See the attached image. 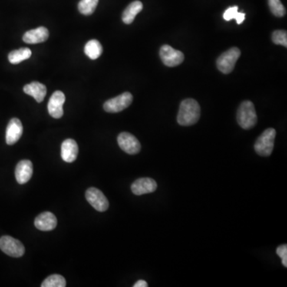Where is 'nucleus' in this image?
Here are the masks:
<instances>
[{"mask_svg":"<svg viewBox=\"0 0 287 287\" xmlns=\"http://www.w3.org/2000/svg\"><path fill=\"white\" fill-rule=\"evenodd\" d=\"M200 117V106L194 99H185L179 106L177 121L182 126L196 124Z\"/></svg>","mask_w":287,"mask_h":287,"instance_id":"f257e3e1","label":"nucleus"},{"mask_svg":"<svg viewBox=\"0 0 287 287\" xmlns=\"http://www.w3.org/2000/svg\"><path fill=\"white\" fill-rule=\"evenodd\" d=\"M237 121L243 129H251L255 127L258 121L255 106L250 100H245L239 106L237 113Z\"/></svg>","mask_w":287,"mask_h":287,"instance_id":"f03ea898","label":"nucleus"},{"mask_svg":"<svg viewBox=\"0 0 287 287\" xmlns=\"http://www.w3.org/2000/svg\"><path fill=\"white\" fill-rule=\"evenodd\" d=\"M275 136L276 131L275 129H265L255 142V150L257 154L261 156H271L275 146Z\"/></svg>","mask_w":287,"mask_h":287,"instance_id":"7ed1b4c3","label":"nucleus"},{"mask_svg":"<svg viewBox=\"0 0 287 287\" xmlns=\"http://www.w3.org/2000/svg\"><path fill=\"white\" fill-rule=\"evenodd\" d=\"M241 55V51L237 47H232L218 57L216 65L222 74H228L235 68V63Z\"/></svg>","mask_w":287,"mask_h":287,"instance_id":"20e7f679","label":"nucleus"},{"mask_svg":"<svg viewBox=\"0 0 287 287\" xmlns=\"http://www.w3.org/2000/svg\"><path fill=\"white\" fill-rule=\"evenodd\" d=\"M0 249L6 255H9L13 258H19L25 253V248H24V244L18 239H14L8 235H5V236L0 238Z\"/></svg>","mask_w":287,"mask_h":287,"instance_id":"39448f33","label":"nucleus"},{"mask_svg":"<svg viewBox=\"0 0 287 287\" xmlns=\"http://www.w3.org/2000/svg\"><path fill=\"white\" fill-rule=\"evenodd\" d=\"M133 102V95L129 92L122 93L117 97H113L105 102L104 110L107 113H119L126 110Z\"/></svg>","mask_w":287,"mask_h":287,"instance_id":"423d86ee","label":"nucleus"},{"mask_svg":"<svg viewBox=\"0 0 287 287\" xmlns=\"http://www.w3.org/2000/svg\"><path fill=\"white\" fill-rule=\"evenodd\" d=\"M160 56L162 63L169 67L179 66L184 59V56L181 51L175 50L169 45H163L160 48Z\"/></svg>","mask_w":287,"mask_h":287,"instance_id":"0eeeda50","label":"nucleus"},{"mask_svg":"<svg viewBox=\"0 0 287 287\" xmlns=\"http://www.w3.org/2000/svg\"><path fill=\"white\" fill-rule=\"evenodd\" d=\"M86 198L93 208L100 212H106L110 206L103 192L96 188H90L86 192Z\"/></svg>","mask_w":287,"mask_h":287,"instance_id":"6e6552de","label":"nucleus"},{"mask_svg":"<svg viewBox=\"0 0 287 287\" xmlns=\"http://www.w3.org/2000/svg\"><path fill=\"white\" fill-rule=\"evenodd\" d=\"M117 142L120 149L129 155L137 154L141 149L139 140L131 133L126 132L119 134Z\"/></svg>","mask_w":287,"mask_h":287,"instance_id":"1a4fd4ad","label":"nucleus"},{"mask_svg":"<svg viewBox=\"0 0 287 287\" xmlns=\"http://www.w3.org/2000/svg\"><path fill=\"white\" fill-rule=\"evenodd\" d=\"M66 101V96L59 90L54 92L48 102L49 114L55 119L61 118L63 116V105Z\"/></svg>","mask_w":287,"mask_h":287,"instance_id":"9d476101","label":"nucleus"},{"mask_svg":"<svg viewBox=\"0 0 287 287\" xmlns=\"http://www.w3.org/2000/svg\"><path fill=\"white\" fill-rule=\"evenodd\" d=\"M157 189V183L152 178H140L133 182L131 190L136 196L153 193Z\"/></svg>","mask_w":287,"mask_h":287,"instance_id":"9b49d317","label":"nucleus"},{"mask_svg":"<svg viewBox=\"0 0 287 287\" xmlns=\"http://www.w3.org/2000/svg\"><path fill=\"white\" fill-rule=\"evenodd\" d=\"M24 131V127L21 120L18 118H12L7 125L6 130V142L7 145L12 146L17 143L21 138Z\"/></svg>","mask_w":287,"mask_h":287,"instance_id":"f8f14e48","label":"nucleus"},{"mask_svg":"<svg viewBox=\"0 0 287 287\" xmlns=\"http://www.w3.org/2000/svg\"><path fill=\"white\" fill-rule=\"evenodd\" d=\"M57 218L51 212H46L38 215L34 220V225L37 229L43 232L53 231L57 226Z\"/></svg>","mask_w":287,"mask_h":287,"instance_id":"ddd939ff","label":"nucleus"},{"mask_svg":"<svg viewBox=\"0 0 287 287\" xmlns=\"http://www.w3.org/2000/svg\"><path fill=\"white\" fill-rule=\"evenodd\" d=\"M33 175V165L31 160H24L18 162L15 169V178L20 184H24L31 179Z\"/></svg>","mask_w":287,"mask_h":287,"instance_id":"4468645a","label":"nucleus"},{"mask_svg":"<svg viewBox=\"0 0 287 287\" xmlns=\"http://www.w3.org/2000/svg\"><path fill=\"white\" fill-rule=\"evenodd\" d=\"M61 155L63 160L67 163L75 161L78 155V146L73 139H67L61 144Z\"/></svg>","mask_w":287,"mask_h":287,"instance_id":"2eb2a0df","label":"nucleus"},{"mask_svg":"<svg viewBox=\"0 0 287 287\" xmlns=\"http://www.w3.org/2000/svg\"><path fill=\"white\" fill-rule=\"evenodd\" d=\"M49 38V31L46 27H39L27 31L23 37L24 43L27 44H37L44 43Z\"/></svg>","mask_w":287,"mask_h":287,"instance_id":"dca6fc26","label":"nucleus"},{"mask_svg":"<svg viewBox=\"0 0 287 287\" xmlns=\"http://www.w3.org/2000/svg\"><path fill=\"white\" fill-rule=\"evenodd\" d=\"M24 91L27 95L34 97L38 103L44 100L47 93V87L38 81H33L30 84L26 85L24 87Z\"/></svg>","mask_w":287,"mask_h":287,"instance_id":"f3484780","label":"nucleus"},{"mask_svg":"<svg viewBox=\"0 0 287 287\" xmlns=\"http://www.w3.org/2000/svg\"><path fill=\"white\" fill-rule=\"evenodd\" d=\"M143 9V4L140 1L136 0L129 4L122 14V20L126 24H131L134 21L136 14Z\"/></svg>","mask_w":287,"mask_h":287,"instance_id":"a211bd4d","label":"nucleus"},{"mask_svg":"<svg viewBox=\"0 0 287 287\" xmlns=\"http://www.w3.org/2000/svg\"><path fill=\"white\" fill-rule=\"evenodd\" d=\"M84 51L85 54L88 56L90 59H97L102 54V46L97 40H90L85 46Z\"/></svg>","mask_w":287,"mask_h":287,"instance_id":"6ab92c4d","label":"nucleus"},{"mask_svg":"<svg viewBox=\"0 0 287 287\" xmlns=\"http://www.w3.org/2000/svg\"><path fill=\"white\" fill-rule=\"evenodd\" d=\"M31 50L27 47L13 50L8 55V59L11 64L16 65L21 61L29 59L31 57Z\"/></svg>","mask_w":287,"mask_h":287,"instance_id":"aec40b11","label":"nucleus"},{"mask_svg":"<svg viewBox=\"0 0 287 287\" xmlns=\"http://www.w3.org/2000/svg\"><path fill=\"white\" fill-rule=\"evenodd\" d=\"M42 287H65L67 286V281L64 277L60 275H52L47 277L41 285Z\"/></svg>","mask_w":287,"mask_h":287,"instance_id":"412c9836","label":"nucleus"},{"mask_svg":"<svg viewBox=\"0 0 287 287\" xmlns=\"http://www.w3.org/2000/svg\"><path fill=\"white\" fill-rule=\"evenodd\" d=\"M99 0H81L78 4V11L84 15H90L95 11Z\"/></svg>","mask_w":287,"mask_h":287,"instance_id":"4be33fe9","label":"nucleus"},{"mask_svg":"<svg viewBox=\"0 0 287 287\" xmlns=\"http://www.w3.org/2000/svg\"><path fill=\"white\" fill-rule=\"evenodd\" d=\"M270 9L273 14L277 17H283L285 14V9L280 0H268Z\"/></svg>","mask_w":287,"mask_h":287,"instance_id":"5701e85b","label":"nucleus"},{"mask_svg":"<svg viewBox=\"0 0 287 287\" xmlns=\"http://www.w3.org/2000/svg\"><path fill=\"white\" fill-rule=\"evenodd\" d=\"M273 43L277 45L287 47V32L285 31H275L272 34Z\"/></svg>","mask_w":287,"mask_h":287,"instance_id":"b1692460","label":"nucleus"},{"mask_svg":"<svg viewBox=\"0 0 287 287\" xmlns=\"http://www.w3.org/2000/svg\"><path fill=\"white\" fill-rule=\"evenodd\" d=\"M276 253L280 258H282V265L287 268V245H281L276 250Z\"/></svg>","mask_w":287,"mask_h":287,"instance_id":"393cba45","label":"nucleus"},{"mask_svg":"<svg viewBox=\"0 0 287 287\" xmlns=\"http://www.w3.org/2000/svg\"><path fill=\"white\" fill-rule=\"evenodd\" d=\"M237 14H238V7L237 6L229 7L223 14V18L226 21H231L232 19H235Z\"/></svg>","mask_w":287,"mask_h":287,"instance_id":"a878e982","label":"nucleus"},{"mask_svg":"<svg viewBox=\"0 0 287 287\" xmlns=\"http://www.w3.org/2000/svg\"><path fill=\"white\" fill-rule=\"evenodd\" d=\"M245 14L244 13L238 12V14H237L236 18H235V20H236L237 24H242V22L244 21L245 19Z\"/></svg>","mask_w":287,"mask_h":287,"instance_id":"bb28decb","label":"nucleus"},{"mask_svg":"<svg viewBox=\"0 0 287 287\" xmlns=\"http://www.w3.org/2000/svg\"><path fill=\"white\" fill-rule=\"evenodd\" d=\"M148 283L145 280H139L133 285V287H147Z\"/></svg>","mask_w":287,"mask_h":287,"instance_id":"cd10ccee","label":"nucleus"}]
</instances>
